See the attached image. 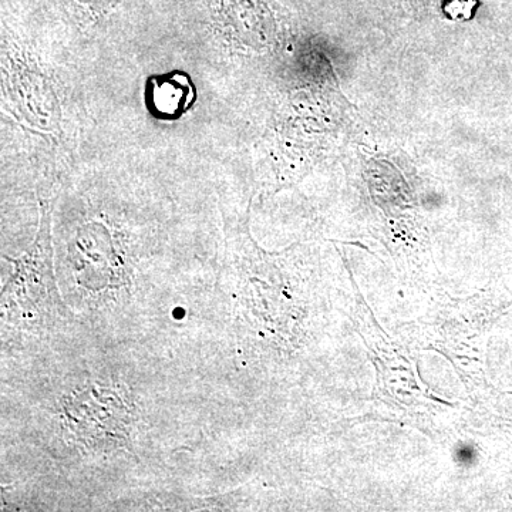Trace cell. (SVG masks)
<instances>
[{
	"instance_id": "6da1fadb",
	"label": "cell",
	"mask_w": 512,
	"mask_h": 512,
	"mask_svg": "<svg viewBox=\"0 0 512 512\" xmlns=\"http://www.w3.org/2000/svg\"><path fill=\"white\" fill-rule=\"evenodd\" d=\"M40 224L35 241L20 258H6L15 269L3 286L2 308L6 318L26 328H52L69 316L57 289L53 272V248L50 225L53 207L40 205Z\"/></svg>"
},
{
	"instance_id": "7a4b0ae2",
	"label": "cell",
	"mask_w": 512,
	"mask_h": 512,
	"mask_svg": "<svg viewBox=\"0 0 512 512\" xmlns=\"http://www.w3.org/2000/svg\"><path fill=\"white\" fill-rule=\"evenodd\" d=\"M64 417L77 439L89 446L124 444L131 426L130 409L116 392L107 389L83 390L66 399Z\"/></svg>"
},
{
	"instance_id": "3957f363",
	"label": "cell",
	"mask_w": 512,
	"mask_h": 512,
	"mask_svg": "<svg viewBox=\"0 0 512 512\" xmlns=\"http://www.w3.org/2000/svg\"><path fill=\"white\" fill-rule=\"evenodd\" d=\"M195 99L191 77L183 72H171L148 79L146 100L148 109L158 119H178L190 109Z\"/></svg>"
},
{
	"instance_id": "277c9868",
	"label": "cell",
	"mask_w": 512,
	"mask_h": 512,
	"mask_svg": "<svg viewBox=\"0 0 512 512\" xmlns=\"http://www.w3.org/2000/svg\"><path fill=\"white\" fill-rule=\"evenodd\" d=\"M120 2L121 0H60L66 15L79 26L100 22Z\"/></svg>"
}]
</instances>
